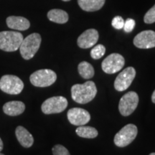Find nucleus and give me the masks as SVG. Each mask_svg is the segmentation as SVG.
Listing matches in <instances>:
<instances>
[{
    "label": "nucleus",
    "mask_w": 155,
    "mask_h": 155,
    "mask_svg": "<svg viewBox=\"0 0 155 155\" xmlns=\"http://www.w3.org/2000/svg\"><path fill=\"white\" fill-rule=\"evenodd\" d=\"M97 88L94 82L87 81L83 84H75L71 88V96L78 104H86L96 97Z\"/></svg>",
    "instance_id": "obj_1"
},
{
    "label": "nucleus",
    "mask_w": 155,
    "mask_h": 155,
    "mask_svg": "<svg viewBox=\"0 0 155 155\" xmlns=\"http://www.w3.org/2000/svg\"><path fill=\"white\" fill-rule=\"evenodd\" d=\"M41 41V36L38 33H32L23 39L19 48L23 59L27 61L32 59L38 51Z\"/></svg>",
    "instance_id": "obj_2"
},
{
    "label": "nucleus",
    "mask_w": 155,
    "mask_h": 155,
    "mask_svg": "<svg viewBox=\"0 0 155 155\" xmlns=\"http://www.w3.org/2000/svg\"><path fill=\"white\" fill-rule=\"evenodd\" d=\"M20 32L15 31L0 32V50L5 52H15L20 47L23 40Z\"/></svg>",
    "instance_id": "obj_3"
},
{
    "label": "nucleus",
    "mask_w": 155,
    "mask_h": 155,
    "mask_svg": "<svg viewBox=\"0 0 155 155\" xmlns=\"http://www.w3.org/2000/svg\"><path fill=\"white\" fill-rule=\"evenodd\" d=\"M57 80V74L50 69L38 70L30 76V83L34 86L45 88L53 85Z\"/></svg>",
    "instance_id": "obj_4"
},
{
    "label": "nucleus",
    "mask_w": 155,
    "mask_h": 155,
    "mask_svg": "<svg viewBox=\"0 0 155 155\" xmlns=\"http://www.w3.org/2000/svg\"><path fill=\"white\" fill-rule=\"evenodd\" d=\"M24 83L14 75H5L0 79V89L7 94L17 95L22 91Z\"/></svg>",
    "instance_id": "obj_5"
},
{
    "label": "nucleus",
    "mask_w": 155,
    "mask_h": 155,
    "mask_svg": "<svg viewBox=\"0 0 155 155\" xmlns=\"http://www.w3.org/2000/svg\"><path fill=\"white\" fill-rule=\"evenodd\" d=\"M138 129L133 124L126 125L114 137V144L119 147H125L130 144L137 137Z\"/></svg>",
    "instance_id": "obj_6"
},
{
    "label": "nucleus",
    "mask_w": 155,
    "mask_h": 155,
    "mask_svg": "<svg viewBox=\"0 0 155 155\" xmlns=\"http://www.w3.org/2000/svg\"><path fill=\"white\" fill-rule=\"evenodd\" d=\"M68 102L63 96H54L48 98L42 103V111L45 114H59L65 111Z\"/></svg>",
    "instance_id": "obj_7"
},
{
    "label": "nucleus",
    "mask_w": 155,
    "mask_h": 155,
    "mask_svg": "<svg viewBox=\"0 0 155 155\" xmlns=\"http://www.w3.org/2000/svg\"><path fill=\"white\" fill-rule=\"evenodd\" d=\"M139 104V96L136 92L129 91L124 95L120 99L119 110L124 116L131 115L135 111Z\"/></svg>",
    "instance_id": "obj_8"
},
{
    "label": "nucleus",
    "mask_w": 155,
    "mask_h": 155,
    "mask_svg": "<svg viewBox=\"0 0 155 155\" xmlns=\"http://www.w3.org/2000/svg\"><path fill=\"white\" fill-rule=\"evenodd\" d=\"M125 60L123 56L118 53H112L107 56L101 63L102 70L108 74H114L123 68Z\"/></svg>",
    "instance_id": "obj_9"
},
{
    "label": "nucleus",
    "mask_w": 155,
    "mask_h": 155,
    "mask_svg": "<svg viewBox=\"0 0 155 155\" xmlns=\"http://www.w3.org/2000/svg\"><path fill=\"white\" fill-rule=\"evenodd\" d=\"M136 76V71L133 67H128L122 71L116 77L114 88L118 91H124L131 86Z\"/></svg>",
    "instance_id": "obj_10"
},
{
    "label": "nucleus",
    "mask_w": 155,
    "mask_h": 155,
    "mask_svg": "<svg viewBox=\"0 0 155 155\" xmlns=\"http://www.w3.org/2000/svg\"><path fill=\"white\" fill-rule=\"evenodd\" d=\"M67 116L70 123L75 126H83L91 120L88 111L81 108H71L68 111Z\"/></svg>",
    "instance_id": "obj_11"
},
{
    "label": "nucleus",
    "mask_w": 155,
    "mask_h": 155,
    "mask_svg": "<svg viewBox=\"0 0 155 155\" xmlns=\"http://www.w3.org/2000/svg\"><path fill=\"white\" fill-rule=\"evenodd\" d=\"M134 45L140 49H150L155 47V32L144 30L139 33L134 39Z\"/></svg>",
    "instance_id": "obj_12"
},
{
    "label": "nucleus",
    "mask_w": 155,
    "mask_h": 155,
    "mask_svg": "<svg viewBox=\"0 0 155 155\" xmlns=\"http://www.w3.org/2000/svg\"><path fill=\"white\" fill-rule=\"evenodd\" d=\"M98 38H99V35L98 31L95 29H88L78 37L77 44L79 48L87 49L94 46L98 42Z\"/></svg>",
    "instance_id": "obj_13"
},
{
    "label": "nucleus",
    "mask_w": 155,
    "mask_h": 155,
    "mask_svg": "<svg viewBox=\"0 0 155 155\" xmlns=\"http://www.w3.org/2000/svg\"><path fill=\"white\" fill-rule=\"evenodd\" d=\"M6 22L8 28L15 30H27L30 27V21L23 17L9 16L7 18Z\"/></svg>",
    "instance_id": "obj_14"
},
{
    "label": "nucleus",
    "mask_w": 155,
    "mask_h": 155,
    "mask_svg": "<svg viewBox=\"0 0 155 155\" xmlns=\"http://www.w3.org/2000/svg\"><path fill=\"white\" fill-rule=\"evenodd\" d=\"M15 135L19 144L25 148H30L34 143L32 135L22 126H19L15 129Z\"/></svg>",
    "instance_id": "obj_15"
},
{
    "label": "nucleus",
    "mask_w": 155,
    "mask_h": 155,
    "mask_svg": "<svg viewBox=\"0 0 155 155\" xmlns=\"http://www.w3.org/2000/svg\"><path fill=\"white\" fill-rule=\"evenodd\" d=\"M25 110V105L22 101H12L7 102L3 106V111L7 115L16 116L22 114Z\"/></svg>",
    "instance_id": "obj_16"
},
{
    "label": "nucleus",
    "mask_w": 155,
    "mask_h": 155,
    "mask_svg": "<svg viewBox=\"0 0 155 155\" xmlns=\"http://www.w3.org/2000/svg\"><path fill=\"white\" fill-rule=\"evenodd\" d=\"M106 0H78V4L83 10L96 12L102 8Z\"/></svg>",
    "instance_id": "obj_17"
},
{
    "label": "nucleus",
    "mask_w": 155,
    "mask_h": 155,
    "mask_svg": "<svg viewBox=\"0 0 155 155\" xmlns=\"http://www.w3.org/2000/svg\"><path fill=\"white\" fill-rule=\"evenodd\" d=\"M48 18L51 22L58 24H65L68 21L69 17L66 12L59 9H53L48 12Z\"/></svg>",
    "instance_id": "obj_18"
},
{
    "label": "nucleus",
    "mask_w": 155,
    "mask_h": 155,
    "mask_svg": "<svg viewBox=\"0 0 155 155\" xmlns=\"http://www.w3.org/2000/svg\"><path fill=\"white\" fill-rule=\"evenodd\" d=\"M79 74L83 78L90 79L94 77L95 71L94 67L91 64H90L86 61H83L78 65V67Z\"/></svg>",
    "instance_id": "obj_19"
},
{
    "label": "nucleus",
    "mask_w": 155,
    "mask_h": 155,
    "mask_svg": "<svg viewBox=\"0 0 155 155\" xmlns=\"http://www.w3.org/2000/svg\"><path fill=\"white\" fill-rule=\"evenodd\" d=\"M75 132L79 137L86 139H94L98 136V131L94 127L80 126L77 128Z\"/></svg>",
    "instance_id": "obj_20"
},
{
    "label": "nucleus",
    "mask_w": 155,
    "mask_h": 155,
    "mask_svg": "<svg viewBox=\"0 0 155 155\" xmlns=\"http://www.w3.org/2000/svg\"><path fill=\"white\" fill-rule=\"evenodd\" d=\"M106 53V48L103 45H98L95 46L91 51V56L93 59L98 60L101 58Z\"/></svg>",
    "instance_id": "obj_21"
},
{
    "label": "nucleus",
    "mask_w": 155,
    "mask_h": 155,
    "mask_svg": "<svg viewBox=\"0 0 155 155\" xmlns=\"http://www.w3.org/2000/svg\"><path fill=\"white\" fill-rule=\"evenodd\" d=\"M144 22L147 24H152L155 22V5L145 14Z\"/></svg>",
    "instance_id": "obj_22"
},
{
    "label": "nucleus",
    "mask_w": 155,
    "mask_h": 155,
    "mask_svg": "<svg viewBox=\"0 0 155 155\" xmlns=\"http://www.w3.org/2000/svg\"><path fill=\"white\" fill-rule=\"evenodd\" d=\"M53 155H71L68 152V150L63 147V145L57 144L53 147L52 149Z\"/></svg>",
    "instance_id": "obj_23"
},
{
    "label": "nucleus",
    "mask_w": 155,
    "mask_h": 155,
    "mask_svg": "<svg viewBox=\"0 0 155 155\" xmlns=\"http://www.w3.org/2000/svg\"><path fill=\"white\" fill-rule=\"evenodd\" d=\"M124 19L120 16H116L112 19L111 25L116 30H121L123 29L124 25Z\"/></svg>",
    "instance_id": "obj_24"
},
{
    "label": "nucleus",
    "mask_w": 155,
    "mask_h": 155,
    "mask_svg": "<svg viewBox=\"0 0 155 155\" xmlns=\"http://www.w3.org/2000/svg\"><path fill=\"white\" fill-rule=\"evenodd\" d=\"M135 27V21L133 19L129 18L124 22V30L126 32H131L134 30Z\"/></svg>",
    "instance_id": "obj_25"
},
{
    "label": "nucleus",
    "mask_w": 155,
    "mask_h": 155,
    "mask_svg": "<svg viewBox=\"0 0 155 155\" xmlns=\"http://www.w3.org/2000/svg\"><path fill=\"white\" fill-rule=\"evenodd\" d=\"M3 147H4L3 141H2V139L0 138V152H1V151H2Z\"/></svg>",
    "instance_id": "obj_26"
},
{
    "label": "nucleus",
    "mask_w": 155,
    "mask_h": 155,
    "mask_svg": "<svg viewBox=\"0 0 155 155\" xmlns=\"http://www.w3.org/2000/svg\"><path fill=\"white\" fill-rule=\"evenodd\" d=\"M152 101L155 104V90L152 95Z\"/></svg>",
    "instance_id": "obj_27"
},
{
    "label": "nucleus",
    "mask_w": 155,
    "mask_h": 155,
    "mask_svg": "<svg viewBox=\"0 0 155 155\" xmlns=\"http://www.w3.org/2000/svg\"><path fill=\"white\" fill-rule=\"evenodd\" d=\"M62 1H63V2H69V1H71V0H62Z\"/></svg>",
    "instance_id": "obj_28"
},
{
    "label": "nucleus",
    "mask_w": 155,
    "mask_h": 155,
    "mask_svg": "<svg viewBox=\"0 0 155 155\" xmlns=\"http://www.w3.org/2000/svg\"><path fill=\"white\" fill-rule=\"evenodd\" d=\"M150 155H155V152H153V153H151Z\"/></svg>",
    "instance_id": "obj_29"
},
{
    "label": "nucleus",
    "mask_w": 155,
    "mask_h": 155,
    "mask_svg": "<svg viewBox=\"0 0 155 155\" xmlns=\"http://www.w3.org/2000/svg\"><path fill=\"white\" fill-rule=\"evenodd\" d=\"M0 155H5V154H2V153H1V152H0Z\"/></svg>",
    "instance_id": "obj_30"
}]
</instances>
